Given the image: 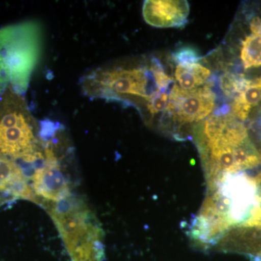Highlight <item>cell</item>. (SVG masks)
Listing matches in <instances>:
<instances>
[{
    "mask_svg": "<svg viewBox=\"0 0 261 261\" xmlns=\"http://www.w3.org/2000/svg\"><path fill=\"white\" fill-rule=\"evenodd\" d=\"M250 28L253 34L261 37V18L257 16L252 18L250 21Z\"/></svg>",
    "mask_w": 261,
    "mask_h": 261,
    "instance_id": "obj_13",
    "label": "cell"
},
{
    "mask_svg": "<svg viewBox=\"0 0 261 261\" xmlns=\"http://www.w3.org/2000/svg\"><path fill=\"white\" fill-rule=\"evenodd\" d=\"M69 147L55 141L48 143L47 159L33 171L29 181L37 205L46 207L72 195L69 178L63 171L62 159Z\"/></svg>",
    "mask_w": 261,
    "mask_h": 261,
    "instance_id": "obj_3",
    "label": "cell"
},
{
    "mask_svg": "<svg viewBox=\"0 0 261 261\" xmlns=\"http://www.w3.org/2000/svg\"><path fill=\"white\" fill-rule=\"evenodd\" d=\"M169 94L166 92L157 90L147 99L146 106L151 116H154V115L167 110Z\"/></svg>",
    "mask_w": 261,
    "mask_h": 261,
    "instance_id": "obj_10",
    "label": "cell"
},
{
    "mask_svg": "<svg viewBox=\"0 0 261 261\" xmlns=\"http://www.w3.org/2000/svg\"><path fill=\"white\" fill-rule=\"evenodd\" d=\"M24 97L12 87L0 90V155L21 165L29 176L47 157V134Z\"/></svg>",
    "mask_w": 261,
    "mask_h": 261,
    "instance_id": "obj_1",
    "label": "cell"
},
{
    "mask_svg": "<svg viewBox=\"0 0 261 261\" xmlns=\"http://www.w3.org/2000/svg\"><path fill=\"white\" fill-rule=\"evenodd\" d=\"M12 201L9 197H7L6 195H3V193L0 192V206L4 205L7 202Z\"/></svg>",
    "mask_w": 261,
    "mask_h": 261,
    "instance_id": "obj_14",
    "label": "cell"
},
{
    "mask_svg": "<svg viewBox=\"0 0 261 261\" xmlns=\"http://www.w3.org/2000/svg\"><path fill=\"white\" fill-rule=\"evenodd\" d=\"M102 260H100V259L98 258H91V259H87V260H79V261H101Z\"/></svg>",
    "mask_w": 261,
    "mask_h": 261,
    "instance_id": "obj_15",
    "label": "cell"
},
{
    "mask_svg": "<svg viewBox=\"0 0 261 261\" xmlns=\"http://www.w3.org/2000/svg\"><path fill=\"white\" fill-rule=\"evenodd\" d=\"M42 48V28L36 22L0 29V90L12 87L25 94Z\"/></svg>",
    "mask_w": 261,
    "mask_h": 261,
    "instance_id": "obj_2",
    "label": "cell"
},
{
    "mask_svg": "<svg viewBox=\"0 0 261 261\" xmlns=\"http://www.w3.org/2000/svg\"><path fill=\"white\" fill-rule=\"evenodd\" d=\"M241 59L245 69L261 66V37L252 34L244 40Z\"/></svg>",
    "mask_w": 261,
    "mask_h": 261,
    "instance_id": "obj_9",
    "label": "cell"
},
{
    "mask_svg": "<svg viewBox=\"0 0 261 261\" xmlns=\"http://www.w3.org/2000/svg\"><path fill=\"white\" fill-rule=\"evenodd\" d=\"M150 71L152 72V77L153 82L155 84L157 89L162 92H166L170 84L173 81L171 77L168 76L165 72L163 71L161 67L158 65V62L150 68Z\"/></svg>",
    "mask_w": 261,
    "mask_h": 261,
    "instance_id": "obj_11",
    "label": "cell"
},
{
    "mask_svg": "<svg viewBox=\"0 0 261 261\" xmlns=\"http://www.w3.org/2000/svg\"><path fill=\"white\" fill-rule=\"evenodd\" d=\"M261 101V77L250 81L246 88L237 97L231 106L233 116L240 120L246 119L252 108L255 107Z\"/></svg>",
    "mask_w": 261,
    "mask_h": 261,
    "instance_id": "obj_8",
    "label": "cell"
},
{
    "mask_svg": "<svg viewBox=\"0 0 261 261\" xmlns=\"http://www.w3.org/2000/svg\"><path fill=\"white\" fill-rule=\"evenodd\" d=\"M190 6L187 1L148 0L143 5L145 20L158 28L180 27L187 23Z\"/></svg>",
    "mask_w": 261,
    "mask_h": 261,
    "instance_id": "obj_5",
    "label": "cell"
},
{
    "mask_svg": "<svg viewBox=\"0 0 261 261\" xmlns=\"http://www.w3.org/2000/svg\"><path fill=\"white\" fill-rule=\"evenodd\" d=\"M174 59L177 62L178 65L192 64V63H197L200 58L195 49L185 47L180 49L175 53Z\"/></svg>",
    "mask_w": 261,
    "mask_h": 261,
    "instance_id": "obj_12",
    "label": "cell"
},
{
    "mask_svg": "<svg viewBox=\"0 0 261 261\" xmlns=\"http://www.w3.org/2000/svg\"><path fill=\"white\" fill-rule=\"evenodd\" d=\"M0 192L12 201L25 200L37 204L23 166L3 155H0Z\"/></svg>",
    "mask_w": 261,
    "mask_h": 261,
    "instance_id": "obj_6",
    "label": "cell"
},
{
    "mask_svg": "<svg viewBox=\"0 0 261 261\" xmlns=\"http://www.w3.org/2000/svg\"><path fill=\"white\" fill-rule=\"evenodd\" d=\"M211 72L199 63L178 65L175 78L182 89L190 91L197 89L208 80Z\"/></svg>",
    "mask_w": 261,
    "mask_h": 261,
    "instance_id": "obj_7",
    "label": "cell"
},
{
    "mask_svg": "<svg viewBox=\"0 0 261 261\" xmlns=\"http://www.w3.org/2000/svg\"><path fill=\"white\" fill-rule=\"evenodd\" d=\"M216 96L208 86L187 91L173 84L166 111L180 123L200 121L214 111Z\"/></svg>",
    "mask_w": 261,
    "mask_h": 261,
    "instance_id": "obj_4",
    "label": "cell"
}]
</instances>
